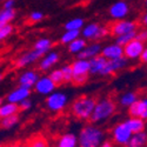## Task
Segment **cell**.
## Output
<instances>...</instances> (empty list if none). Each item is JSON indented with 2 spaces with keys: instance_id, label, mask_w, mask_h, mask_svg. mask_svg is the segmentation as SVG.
Listing matches in <instances>:
<instances>
[{
  "instance_id": "1",
  "label": "cell",
  "mask_w": 147,
  "mask_h": 147,
  "mask_svg": "<svg viewBox=\"0 0 147 147\" xmlns=\"http://www.w3.org/2000/svg\"><path fill=\"white\" fill-rule=\"evenodd\" d=\"M77 139L79 147H99L104 140V132L94 125H87L80 131Z\"/></svg>"
},
{
  "instance_id": "2",
  "label": "cell",
  "mask_w": 147,
  "mask_h": 147,
  "mask_svg": "<svg viewBox=\"0 0 147 147\" xmlns=\"http://www.w3.org/2000/svg\"><path fill=\"white\" fill-rule=\"evenodd\" d=\"M96 104V99L90 95H81L73 101L71 111L72 114L80 120H90L93 108Z\"/></svg>"
},
{
  "instance_id": "3",
  "label": "cell",
  "mask_w": 147,
  "mask_h": 147,
  "mask_svg": "<svg viewBox=\"0 0 147 147\" xmlns=\"http://www.w3.org/2000/svg\"><path fill=\"white\" fill-rule=\"evenodd\" d=\"M115 109H117V105L112 98H104L100 101H96L93 108V112L90 117V120L91 122L104 121L109 117H112L115 112Z\"/></svg>"
},
{
  "instance_id": "4",
  "label": "cell",
  "mask_w": 147,
  "mask_h": 147,
  "mask_svg": "<svg viewBox=\"0 0 147 147\" xmlns=\"http://www.w3.org/2000/svg\"><path fill=\"white\" fill-rule=\"evenodd\" d=\"M73 79L72 82L76 86H82V85L88 80L90 77V61L86 59H76L71 64Z\"/></svg>"
},
{
  "instance_id": "5",
  "label": "cell",
  "mask_w": 147,
  "mask_h": 147,
  "mask_svg": "<svg viewBox=\"0 0 147 147\" xmlns=\"http://www.w3.org/2000/svg\"><path fill=\"white\" fill-rule=\"evenodd\" d=\"M81 34L85 40L98 41V40L105 38L106 35H108L109 32H108V27L100 26L99 24H96V22H91L88 25L82 27Z\"/></svg>"
},
{
  "instance_id": "6",
  "label": "cell",
  "mask_w": 147,
  "mask_h": 147,
  "mask_svg": "<svg viewBox=\"0 0 147 147\" xmlns=\"http://www.w3.org/2000/svg\"><path fill=\"white\" fill-rule=\"evenodd\" d=\"M138 22L137 21H132V20H115L108 28V32L113 36H119L121 34H126L133 31H137L138 28Z\"/></svg>"
},
{
  "instance_id": "7",
  "label": "cell",
  "mask_w": 147,
  "mask_h": 147,
  "mask_svg": "<svg viewBox=\"0 0 147 147\" xmlns=\"http://www.w3.org/2000/svg\"><path fill=\"white\" fill-rule=\"evenodd\" d=\"M68 98L63 92H53L48 94L46 99V106L52 112H60L66 107Z\"/></svg>"
},
{
  "instance_id": "8",
  "label": "cell",
  "mask_w": 147,
  "mask_h": 147,
  "mask_svg": "<svg viewBox=\"0 0 147 147\" xmlns=\"http://www.w3.org/2000/svg\"><path fill=\"white\" fill-rule=\"evenodd\" d=\"M122 48H124V57L127 60H136L139 59L140 54L146 48V45L142 41L133 39L129 42H127L125 46H122Z\"/></svg>"
},
{
  "instance_id": "9",
  "label": "cell",
  "mask_w": 147,
  "mask_h": 147,
  "mask_svg": "<svg viewBox=\"0 0 147 147\" xmlns=\"http://www.w3.org/2000/svg\"><path fill=\"white\" fill-rule=\"evenodd\" d=\"M127 65H128V60L125 57L113 59V60H107L99 76H101V77L112 76V74H114V73H117L118 71L124 69Z\"/></svg>"
},
{
  "instance_id": "10",
  "label": "cell",
  "mask_w": 147,
  "mask_h": 147,
  "mask_svg": "<svg viewBox=\"0 0 147 147\" xmlns=\"http://www.w3.org/2000/svg\"><path fill=\"white\" fill-rule=\"evenodd\" d=\"M112 134H113V139L114 141L120 145V146H126V144L128 142L129 138L132 137V132L131 129L128 128V126L124 122H120V124H118L113 131H112Z\"/></svg>"
},
{
  "instance_id": "11",
  "label": "cell",
  "mask_w": 147,
  "mask_h": 147,
  "mask_svg": "<svg viewBox=\"0 0 147 147\" xmlns=\"http://www.w3.org/2000/svg\"><path fill=\"white\" fill-rule=\"evenodd\" d=\"M129 5L127 4V1L125 0H119V1L114 3L108 9V13L111 16L112 19L114 20H121L125 19L128 13H129Z\"/></svg>"
},
{
  "instance_id": "12",
  "label": "cell",
  "mask_w": 147,
  "mask_h": 147,
  "mask_svg": "<svg viewBox=\"0 0 147 147\" xmlns=\"http://www.w3.org/2000/svg\"><path fill=\"white\" fill-rule=\"evenodd\" d=\"M42 55H44V53H42V52L36 51V50H34V48H33L32 51L25 52V53L21 54V55L17 59V61H16V67L22 68V67L30 66V65L34 64L35 61L40 60Z\"/></svg>"
},
{
  "instance_id": "13",
  "label": "cell",
  "mask_w": 147,
  "mask_h": 147,
  "mask_svg": "<svg viewBox=\"0 0 147 147\" xmlns=\"http://www.w3.org/2000/svg\"><path fill=\"white\" fill-rule=\"evenodd\" d=\"M128 108V113L133 118H140L142 120H146L147 118V99L142 98V99H138L134 101Z\"/></svg>"
},
{
  "instance_id": "14",
  "label": "cell",
  "mask_w": 147,
  "mask_h": 147,
  "mask_svg": "<svg viewBox=\"0 0 147 147\" xmlns=\"http://www.w3.org/2000/svg\"><path fill=\"white\" fill-rule=\"evenodd\" d=\"M33 88L36 93H39L41 95H47L54 92L55 84L50 79L48 76H42V77H39V79L36 80Z\"/></svg>"
},
{
  "instance_id": "15",
  "label": "cell",
  "mask_w": 147,
  "mask_h": 147,
  "mask_svg": "<svg viewBox=\"0 0 147 147\" xmlns=\"http://www.w3.org/2000/svg\"><path fill=\"white\" fill-rule=\"evenodd\" d=\"M100 55H102L106 60L118 59V58L124 57V48H122V46L114 42L111 45H107L105 47H101Z\"/></svg>"
},
{
  "instance_id": "16",
  "label": "cell",
  "mask_w": 147,
  "mask_h": 147,
  "mask_svg": "<svg viewBox=\"0 0 147 147\" xmlns=\"http://www.w3.org/2000/svg\"><path fill=\"white\" fill-rule=\"evenodd\" d=\"M60 59V55L58 52H47L45 53L40 61H39V65H38V68L39 71L41 72H47L48 69H51Z\"/></svg>"
},
{
  "instance_id": "17",
  "label": "cell",
  "mask_w": 147,
  "mask_h": 147,
  "mask_svg": "<svg viewBox=\"0 0 147 147\" xmlns=\"http://www.w3.org/2000/svg\"><path fill=\"white\" fill-rule=\"evenodd\" d=\"M31 95V90L22 87V86H18L17 88H14L12 92H9L6 96L7 102H12V104H19L20 101L27 99Z\"/></svg>"
},
{
  "instance_id": "18",
  "label": "cell",
  "mask_w": 147,
  "mask_h": 147,
  "mask_svg": "<svg viewBox=\"0 0 147 147\" xmlns=\"http://www.w3.org/2000/svg\"><path fill=\"white\" fill-rule=\"evenodd\" d=\"M39 79V74L38 72H35L33 69H27L25 72H22L20 77H19V86H22V87H26V88H32L36 80Z\"/></svg>"
},
{
  "instance_id": "19",
  "label": "cell",
  "mask_w": 147,
  "mask_h": 147,
  "mask_svg": "<svg viewBox=\"0 0 147 147\" xmlns=\"http://www.w3.org/2000/svg\"><path fill=\"white\" fill-rule=\"evenodd\" d=\"M101 45L99 44V42H92V44H90V45H86L85 46V48L81 51V52H79L78 54H77V57H78V59H86V60H90V59H92V58H94V57H96V55H99L100 54V51H101Z\"/></svg>"
},
{
  "instance_id": "20",
  "label": "cell",
  "mask_w": 147,
  "mask_h": 147,
  "mask_svg": "<svg viewBox=\"0 0 147 147\" xmlns=\"http://www.w3.org/2000/svg\"><path fill=\"white\" fill-rule=\"evenodd\" d=\"M88 61H90V74H92V76L98 74V76H99L107 60L102 55L99 54V55H96V57L90 59Z\"/></svg>"
},
{
  "instance_id": "21",
  "label": "cell",
  "mask_w": 147,
  "mask_h": 147,
  "mask_svg": "<svg viewBox=\"0 0 147 147\" xmlns=\"http://www.w3.org/2000/svg\"><path fill=\"white\" fill-rule=\"evenodd\" d=\"M147 141V134L145 131L138 132L132 134V137L129 138L128 142L126 144V147H145Z\"/></svg>"
},
{
  "instance_id": "22",
  "label": "cell",
  "mask_w": 147,
  "mask_h": 147,
  "mask_svg": "<svg viewBox=\"0 0 147 147\" xmlns=\"http://www.w3.org/2000/svg\"><path fill=\"white\" fill-rule=\"evenodd\" d=\"M125 124L128 126V128L131 129V132L133 134L145 131V120H142L140 118H133V117H131L129 119L125 120Z\"/></svg>"
},
{
  "instance_id": "23",
  "label": "cell",
  "mask_w": 147,
  "mask_h": 147,
  "mask_svg": "<svg viewBox=\"0 0 147 147\" xmlns=\"http://www.w3.org/2000/svg\"><path fill=\"white\" fill-rule=\"evenodd\" d=\"M16 17H17V12L14 8H9V9L3 8L0 11V28L7 25V24H11V21H13Z\"/></svg>"
},
{
  "instance_id": "24",
  "label": "cell",
  "mask_w": 147,
  "mask_h": 147,
  "mask_svg": "<svg viewBox=\"0 0 147 147\" xmlns=\"http://www.w3.org/2000/svg\"><path fill=\"white\" fill-rule=\"evenodd\" d=\"M18 112H19V106L17 104L6 102L0 105V119H4L12 114H17Z\"/></svg>"
},
{
  "instance_id": "25",
  "label": "cell",
  "mask_w": 147,
  "mask_h": 147,
  "mask_svg": "<svg viewBox=\"0 0 147 147\" xmlns=\"http://www.w3.org/2000/svg\"><path fill=\"white\" fill-rule=\"evenodd\" d=\"M77 145H78V139L72 133L64 134L58 141V147H77Z\"/></svg>"
},
{
  "instance_id": "26",
  "label": "cell",
  "mask_w": 147,
  "mask_h": 147,
  "mask_svg": "<svg viewBox=\"0 0 147 147\" xmlns=\"http://www.w3.org/2000/svg\"><path fill=\"white\" fill-rule=\"evenodd\" d=\"M87 45V40H85L84 38H77L73 41H71L68 44V52L72 54H78L79 52H81L85 46Z\"/></svg>"
},
{
  "instance_id": "27",
  "label": "cell",
  "mask_w": 147,
  "mask_h": 147,
  "mask_svg": "<svg viewBox=\"0 0 147 147\" xmlns=\"http://www.w3.org/2000/svg\"><path fill=\"white\" fill-rule=\"evenodd\" d=\"M52 46H53V41L51 39H48V38H41V39H38V40L34 42L33 48H34V50H36V51L42 52L45 54L47 52H50Z\"/></svg>"
},
{
  "instance_id": "28",
  "label": "cell",
  "mask_w": 147,
  "mask_h": 147,
  "mask_svg": "<svg viewBox=\"0 0 147 147\" xmlns=\"http://www.w3.org/2000/svg\"><path fill=\"white\" fill-rule=\"evenodd\" d=\"M84 26H85V20L82 18H73L65 24L64 28L65 31H80Z\"/></svg>"
},
{
  "instance_id": "29",
  "label": "cell",
  "mask_w": 147,
  "mask_h": 147,
  "mask_svg": "<svg viewBox=\"0 0 147 147\" xmlns=\"http://www.w3.org/2000/svg\"><path fill=\"white\" fill-rule=\"evenodd\" d=\"M19 122V115L17 114H12L8 115L4 119H0V128L3 129H9L12 127H14Z\"/></svg>"
},
{
  "instance_id": "30",
  "label": "cell",
  "mask_w": 147,
  "mask_h": 147,
  "mask_svg": "<svg viewBox=\"0 0 147 147\" xmlns=\"http://www.w3.org/2000/svg\"><path fill=\"white\" fill-rule=\"evenodd\" d=\"M137 99H138V95L136 92H126L120 96V105L122 107H128Z\"/></svg>"
},
{
  "instance_id": "31",
  "label": "cell",
  "mask_w": 147,
  "mask_h": 147,
  "mask_svg": "<svg viewBox=\"0 0 147 147\" xmlns=\"http://www.w3.org/2000/svg\"><path fill=\"white\" fill-rule=\"evenodd\" d=\"M80 36V31H65L64 34L60 36V42L63 45H68L71 41Z\"/></svg>"
},
{
  "instance_id": "32",
  "label": "cell",
  "mask_w": 147,
  "mask_h": 147,
  "mask_svg": "<svg viewBox=\"0 0 147 147\" xmlns=\"http://www.w3.org/2000/svg\"><path fill=\"white\" fill-rule=\"evenodd\" d=\"M136 34H137V31H133V32H129L126 34H121L119 36H115V44H118L120 46H125L131 40L136 39Z\"/></svg>"
},
{
  "instance_id": "33",
  "label": "cell",
  "mask_w": 147,
  "mask_h": 147,
  "mask_svg": "<svg viewBox=\"0 0 147 147\" xmlns=\"http://www.w3.org/2000/svg\"><path fill=\"white\" fill-rule=\"evenodd\" d=\"M26 147H48V142L41 136H36V137L30 139Z\"/></svg>"
},
{
  "instance_id": "34",
  "label": "cell",
  "mask_w": 147,
  "mask_h": 147,
  "mask_svg": "<svg viewBox=\"0 0 147 147\" xmlns=\"http://www.w3.org/2000/svg\"><path fill=\"white\" fill-rule=\"evenodd\" d=\"M50 79L55 84V86L58 85H61L64 82V78H63V73H61V69L60 68H55L53 71H51V73L48 74Z\"/></svg>"
},
{
  "instance_id": "35",
  "label": "cell",
  "mask_w": 147,
  "mask_h": 147,
  "mask_svg": "<svg viewBox=\"0 0 147 147\" xmlns=\"http://www.w3.org/2000/svg\"><path fill=\"white\" fill-rule=\"evenodd\" d=\"M60 69H61V73H63L64 82H72V79H73V72H72V67H71V65H64Z\"/></svg>"
},
{
  "instance_id": "36",
  "label": "cell",
  "mask_w": 147,
  "mask_h": 147,
  "mask_svg": "<svg viewBox=\"0 0 147 147\" xmlns=\"http://www.w3.org/2000/svg\"><path fill=\"white\" fill-rule=\"evenodd\" d=\"M14 27L11 25V24H7V25H5L4 27L0 28V41L5 40L6 38H8V36L12 34V32H13Z\"/></svg>"
},
{
  "instance_id": "37",
  "label": "cell",
  "mask_w": 147,
  "mask_h": 147,
  "mask_svg": "<svg viewBox=\"0 0 147 147\" xmlns=\"http://www.w3.org/2000/svg\"><path fill=\"white\" fill-rule=\"evenodd\" d=\"M44 13L42 12H39V11H35V12H32L30 14V22H39L44 19Z\"/></svg>"
},
{
  "instance_id": "38",
  "label": "cell",
  "mask_w": 147,
  "mask_h": 147,
  "mask_svg": "<svg viewBox=\"0 0 147 147\" xmlns=\"http://www.w3.org/2000/svg\"><path fill=\"white\" fill-rule=\"evenodd\" d=\"M18 106H19V109H21V111H28V109L32 107V101H31L30 98H27V99L20 101L18 104Z\"/></svg>"
},
{
  "instance_id": "39",
  "label": "cell",
  "mask_w": 147,
  "mask_h": 147,
  "mask_svg": "<svg viewBox=\"0 0 147 147\" xmlns=\"http://www.w3.org/2000/svg\"><path fill=\"white\" fill-rule=\"evenodd\" d=\"M136 39L139 40V41L146 42V40H147V31H146V30H141V31L137 32V34H136Z\"/></svg>"
},
{
  "instance_id": "40",
  "label": "cell",
  "mask_w": 147,
  "mask_h": 147,
  "mask_svg": "<svg viewBox=\"0 0 147 147\" xmlns=\"http://www.w3.org/2000/svg\"><path fill=\"white\" fill-rule=\"evenodd\" d=\"M16 6V0H4L3 1V8L9 9V8H14Z\"/></svg>"
},
{
  "instance_id": "41",
  "label": "cell",
  "mask_w": 147,
  "mask_h": 147,
  "mask_svg": "<svg viewBox=\"0 0 147 147\" xmlns=\"http://www.w3.org/2000/svg\"><path fill=\"white\" fill-rule=\"evenodd\" d=\"M139 60L141 61V63L146 64V61H147V48H145V50L142 51V53H141L140 57H139Z\"/></svg>"
},
{
  "instance_id": "42",
  "label": "cell",
  "mask_w": 147,
  "mask_h": 147,
  "mask_svg": "<svg viewBox=\"0 0 147 147\" xmlns=\"http://www.w3.org/2000/svg\"><path fill=\"white\" fill-rule=\"evenodd\" d=\"M99 147H113V145L111 141H105V142H101Z\"/></svg>"
},
{
  "instance_id": "43",
  "label": "cell",
  "mask_w": 147,
  "mask_h": 147,
  "mask_svg": "<svg viewBox=\"0 0 147 147\" xmlns=\"http://www.w3.org/2000/svg\"><path fill=\"white\" fill-rule=\"evenodd\" d=\"M142 24H144V26H146V24H147V14L142 16Z\"/></svg>"
},
{
  "instance_id": "44",
  "label": "cell",
  "mask_w": 147,
  "mask_h": 147,
  "mask_svg": "<svg viewBox=\"0 0 147 147\" xmlns=\"http://www.w3.org/2000/svg\"><path fill=\"white\" fill-rule=\"evenodd\" d=\"M9 147H26L25 145H21V144H14V145H12Z\"/></svg>"
},
{
  "instance_id": "45",
  "label": "cell",
  "mask_w": 147,
  "mask_h": 147,
  "mask_svg": "<svg viewBox=\"0 0 147 147\" xmlns=\"http://www.w3.org/2000/svg\"><path fill=\"white\" fill-rule=\"evenodd\" d=\"M3 78H4V74H1V73H0V81L3 80Z\"/></svg>"
},
{
  "instance_id": "46",
  "label": "cell",
  "mask_w": 147,
  "mask_h": 147,
  "mask_svg": "<svg viewBox=\"0 0 147 147\" xmlns=\"http://www.w3.org/2000/svg\"><path fill=\"white\" fill-rule=\"evenodd\" d=\"M1 104H4V99H3V98H0V105H1Z\"/></svg>"
},
{
  "instance_id": "47",
  "label": "cell",
  "mask_w": 147,
  "mask_h": 147,
  "mask_svg": "<svg viewBox=\"0 0 147 147\" xmlns=\"http://www.w3.org/2000/svg\"><path fill=\"white\" fill-rule=\"evenodd\" d=\"M1 1H4V0H0V3H1Z\"/></svg>"
}]
</instances>
